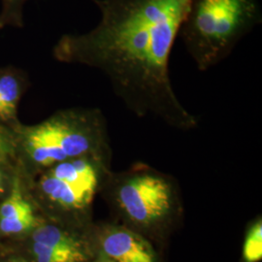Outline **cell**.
I'll use <instances>...</instances> for the list:
<instances>
[{
    "label": "cell",
    "mask_w": 262,
    "mask_h": 262,
    "mask_svg": "<svg viewBox=\"0 0 262 262\" xmlns=\"http://www.w3.org/2000/svg\"><path fill=\"white\" fill-rule=\"evenodd\" d=\"M101 19L85 34L64 35L56 59L102 72L113 92L138 118L189 130L198 119L179 100L169 60L189 0H93Z\"/></svg>",
    "instance_id": "cell-1"
},
{
    "label": "cell",
    "mask_w": 262,
    "mask_h": 262,
    "mask_svg": "<svg viewBox=\"0 0 262 262\" xmlns=\"http://www.w3.org/2000/svg\"><path fill=\"white\" fill-rule=\"evenodd\" d=\"M261 21L257 0H189L179 36L195 67L205 72L225 60Z\"/></svg>",
    "instance_id": "cell-2"
},
{
    "label": "cell",
    "mask_w": 262,
    "mask_h": 262,
    "mask_svg": "<svg viewBox=\"0 0 262 262\" xmlns=\"http://www.w3.org/2000/svg\"><path fill=\"white\" fill-rule=\"evenodd\" d=\"M106 122L103 113L97 109L66 110L27 132L44 146L53 163H59L83 157L100 146Z\"/></svg>",
    "instance_id": "cell-3"
},
{
    "label": "cell",
    "mask_w": 262,
    "mask_h": 262,
    "mask_svg": "<svg viewBox=\"0 0 262 262\" xmlns=\"http://www.w3.org/2000/svg\"><path fill=\"white\" fill-rule=\"evenodd\" d=\"M117 194L120 205L133 221L149 224L168 212L172 186L161 175L139 171L122 179Z\"/></svg>",
    "instance_id": "cell-4"
},
{
    "label": "cell",
    "mask_w": 262,
    "mask_h": 262,
    "mask_svg": "<svg viewBox=\"0 0 262 262\" xmlns=\"http://www.w3.org/2000/svg\"><path fill=\"white\" fill-rule=\"evenodd\" d=\"M104 252L115 262H155L150 245L138 235L117 230L104 238Z\"/></svg>",
    "instance_id": "cell-5"
},
{
    "label": "cell",
    "mask_w": 262,
    "mask_h": 262,
    "mask_svg": "<svg viewBox=\"0 0 262 262\" xmlns=\"http://www.w3.org/2000/svg\"><path fill=\"white\" fill-rule=\"evenodd\" d=\"M42 190L53 201L67 208H79L86 205L94 194L83 189L70 186L66 182L56 178L51 173L41 179Z\"/></svg>",
    "instance_id": "cell-6"
},
{
    "label": "cell",
    "mask_w": 262,
    "mask_h": 262,
    "mask_svg": "<svg viewBox=\"0 0 262 262\" xmlns=\"http://www.w3.org/2000/svg\"><path fill=\"white\" fill-rule=\"evenodd\" d=\"M32 237L34 242L36 243L44 244L67 251L82 252L80 244L74 238L52 225H44L38 227Z\"/></svg>",
    "instance_id": "cell-7"
},
{
    "label": "cell",
    "mask_w": 262,
    "mask_h": 262,
    "mask_svg": "<svg viewBox=\"0 0 262 262\" xmlns=\"http://www.w3.org/2000/svg\"><path fill=\"white\" fill-rule=\"evenodd\" d=\"M33 252L37 262H82L84 259L82 252L67 251L36 242L33 245Z\"/></svg>",
    "instance_id": "cell-8"
},
{
    "label": "cell",
    "mask_w": 262,
    "mask_h": 262,
    "mask_svg": "<svg viewBox=\"0 0 262 262\" xmlns=\"http://www.w3.org/2000/svg\"><path fill=\"white\" fill-rule=\"evenodd\" d=\"M28 213H32V209L21 195L19 181L15 180L10 196L0 207V216L12 217Z\"/></svg>",
    "instance_id": "cell-9"
},
{
    "label": "cell",
    "mask_w": 262,
    "mask_h": 262,
    "mask_svg": "<svg viewBox=\"0 0 262 262\" xmlns=\"http://www.w3.org/2000/svg\"><path fill=\"white\" fill-rule=\"evenodd\" d=\"M20 89L17 79L10 74L0 75V101L14 115L17 111Z\"/></svg>",
    "instance_id": "cell-10"
},
{
    "label": "cell",
    "mask_w": 262,
    "mask_h": 262,
    "mask_svg": "<svg viewBox=\"0 0 262 262\" xmlns=\"http://www.w3.org/2000/svg\"><path fill=\"white\" fill-rule=\"evenodd\" d=\"M243 257L246 262H258L261 260V222H258L253 225L247 236L244 244Z\"/></svg>",
    "instance_id": "cell-11"
},
{
    "label": "cell",
    "mask_w": 262,
    "mask_h": 262,
    "mask_svg": "<svg viewBox=\"0 0 262 262\" xmlns=\"http://www.w3.org/2000/svg\"><path fill=\"white\" fill-rule=\"evenodd\" d=\"M38 225V220L33 213H28L12 217L0 219V229L6 234H16L33 228Z\"/></svg>",
    "instance_id": "cell-12"
},
{
    "label": "cell",
    "mask_w": 262,
    "mask_h": 262,
    "mask_svg": "<svg viewBox=\"0 0 262 262\" xmlns=\"http://www.w3.org/2000/svg\"><path fill=\"white\" fill-rule=\"evenodd\" d=\"M27 0H3V11L0 16V24H20L21 9Z\"/></svg>",
    "instance_id": "cell-13"
},
{
    "label": "cell",
    "mask_w": 262,
    "mask_h": 262,
    "mask_svg": "<svg viewBox=\"0 0 262 262\" xmlns=\"http://www.w3.org/2000/svg\"><path fill=\"white\" fill-rule=\"evenodd\" d=\"M12 151V142L8 132L0 127V160L6 159Z\"/></svg>",
    "instance_id": "cell-14"
},
{
    "label": "cell",
    "mask_w": 262,
    "mask_h": 262,
    "mask_svg": "<svg viewBox=\"0 0 262 262\" xmlns=\"http://www.w3.org/2000/svg\"><path fill=\"white\" fill-rule=\"evenodd\" d=\"M14 117L15 115L10 112L9 110L4 106V104L0 101V121H8Z\"/></svg>",
    "instance_id": "cell-15"
},
{
    "label": "cell",
    "mask_w": 262,
    "mask_h": 262,
    "mask_svg": "<svg viewBox=\"0 0 262 262\" xmlns=\"http://www.w3.org/2000/svg\"><path fill=\"white\" fill-rule=\"evenodd\" d=\"M7 262H26L25 260H21V259H13V260H10Z\"/></svg>",
    "instance_id": "cell-16"
},
{
    "label": "cell",
    "mask_w": 262,
    "mask_h": 262,
    "mask_svg": "<svg viewBox=\"0 0 262 262\" xmlns=\"http://www.w3.org/2000/svg\"><path fill=\"white\" fill-rule=\"evenodd\" d=\"M0 190H1V175H0Z\"/></svg>",
    "instance_id": "cell-17"
}]
</instances>
